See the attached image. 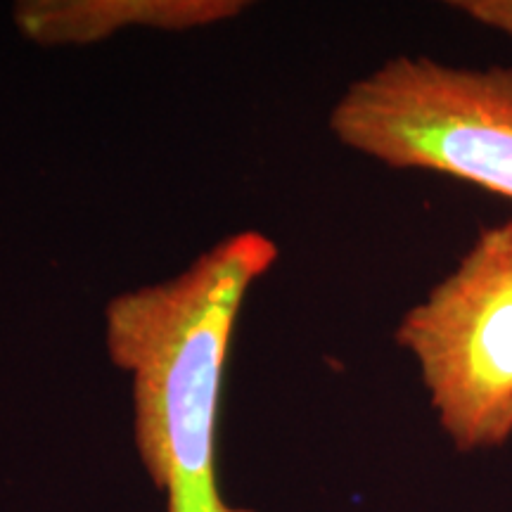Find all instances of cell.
<instances>
[{"instance_id": "obj_5", "label": "cell", "mask_w": 512, "mask_h": 512, "mask_svg": "<svg viewBox=\"0 0 512 512\" xmlns=\"http://www.w3.org/2000/svg\"><path fill=\"white\" fill-rule=\"evenodd\" d=\"M453 8L486 29L512 36V0H456Z\"/></svg>"}, {"instance_id": "obj_4", "label": "cell", "mask_w": 512, "mask_h": 512, "mask_svg": "<svg viewBox=\"0 0 512 512\" xmlns=\"http://www.w3.org/2000/svg\"><path fill=\"white\" fill-rule=\"evenodd\" d=\"M242 0H27L12 17L19 34L43 48H83L126 29L192 31L245 12Z\"/></svg>"}, {"instance_id": "obj_1", "label": "cell", "mask_w": 512, "mask_h": 512, "mask_svg": "<svg viewBox=\"0 0 512 512\" xmlns=\"http://www.w3.org/2000/svg\"><path fill=\"white\" fill-rule=\"evenodd\" d=\"M275 261L268 235L240 230L174 278L107 302L105 349L131 377L138 456L166 512H254L221 496L219 418L235 323Z\"/></svg>"}, {"instance_id": "obj_3", "label": "cell", "mask_w": 512, "mask_h": 512, "mask_svg": "<svg viewBox=\"0 0 512 512\" xmlns=\"http://www.w3.org/2000/svg\"><path fill=\"white\" fill-rule=\"evenodd\" d=\"M460 451L512 437V221L479 233L394 330Z\"/></svg>"}, {"instance_id": "obj_2", "label": "cell", "mask_w": 512, "mask_h": 512, "mask_svg": "<svg viewBox=\"0 0 512 512\" xmlns=\"http://www.w3.org/2000/svg\"><path fill=\"white\" fill-rule=\"evenodd\" d=\"M330 131L392 169L446 174L512 202V67L392 57L339 95Z\"/></svg>"}]
</instances>
